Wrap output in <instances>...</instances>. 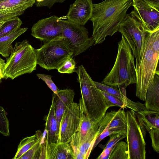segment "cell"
I'll return each mask as SVG.
<instances>
[{"instance_id":"1","label":"cell","mask_w":159,"mask_h":159,"mask_svg":"<svg viewBox=\"0 0 159 159\" xmlns=\"http://www.w3.org/2000/svg\"><path fill=\"white\" fill-rule=\"evenodd\" d=\"M132 3V0H105L93 4L90 20L93 25L94 45L102 43L107 36L118 32Z\"/></svg>"},{"instance_id":"2","label":"cell","mask_w":159,"mask_h":159,"mask_svg":"<svg viewBox=\"0 0 159 159\" xmlns=\"http://www.w3.org/2000/svg\"><path fill=\"white\" fill-rule=\"evenodd\" d=\"M159 57V28L147 32L143 54L135 66L136 96L145 101L148 88L152 81Z\"/></svg>"},{"instance_id":"3","label":"cell","mask_w":159,"mask_h":159,"mask_svg":"<svg viewBox=\"0 0 159 159\" xmlns=\"http://www.w3.org/2000/svg\"><path fill=\"white\" fill-rule=\"evenodd\" d=\"M134 56L126 39L122 35L114 65L102 83L119 89L136 83Z\"/></svg>"},{"instance_id":"4","label":"cell","mask_w":159,"mask_h":159,"mask_svg":"<svg viewBox=\"0 0 159 159\" xmlns=\"http://www.w3.org/2000/svg\"><path fill=\"white\" fill-rule=\"evenodd\" d=\"M75 72L78 76L81 98L88 115L91 119L99 121L107 109L115 106L97 88L82 65L79 66Z\"/></svg>"},{"instance_id":"5","label":"cell","mask_w":159,"mask_h":159,"mask_svg":"<svg viewBox=\"0 0 159 159\" xmlns=\"http://www.w3.org/2000/svg\"><path fill=\"white\" fill-rule=\"evenodd\" d=\"M35 49L26 39L16 42L5 62L4 77L12 80L36 70Z\"/></svg>"},{"instance_id":"6","label":"cell","mask_w":159,"mask_h":159,"mask_svg":"<svg viewBox=\"0 0 159 159\" xmlns=\"http://www.w3.org/2000/svg\"><path fill=\"white\" fill-rule=\"evenodd\" d=\"M37 64L49 70L57 69L73 53L62 36L44 43L39 48L35 49Z\"/></svg>"},{"instance_id":"7","label":"cell","mask_w":159,"mask_h":159,"mask_svg":"<svg viewBox=\"0 0 159 159\" xmlns=\"http://www.w3.org/2000/svg\"><path fill=\"white\" fill-rule=\"evenodd\" d=\"M118 32L127 41L137 65L143 54L147 32L134 10L127 14L119 26Z\"/></svg>"},{"instance_id":"8","label":"cell","mask_w":159,"mask_h":159,"mask_svg":"<svg viewBox=\"0 0 159 159\" xmlns=\"http://www.w3.org/2000/svg\"><path fill=\"white\" fill-rule=\"evenodd\" d=\"M62 29V37L76 56L85 51L94 45L92 37H89L88 29L81 25L68 20H60Z\"/></svg>"},{"instance_id":"9","label":"cell","mask_w":159,"mask_h":159,"mask_svg":"<svg viewBox=\"0 0 159 159\" xmlns=\"http://www.w3.org/2000/svg\"><path fill=\"white\" fill-rule=\"evenodd\" d=\"M136 114L132 110L126 112L128 159H145L146 144Z\"/></svg>"},{"instance_id":"10","label":"cell","mask_w":159,"mask_h":159,"mask_svg":"<svg viewBox=\"0 0 159 159\" xmlns=\"http://www.w3.org/2000/svg\"><path fill=\"white\" fill-rule=\"evenodd\" d=\"M61 19L56 16H52L39 20L32 27V35L44 43L62 36Z\"/></svg>"},{"instance_id":"11","label":"cell","mask_w":159,"mask_h":159,"mask_svg":"<svg viewBox=\"0 0 159 159\" xmlns=\"http://www.w3.org/2000/svg\"><path fill=\"white\" fill-rule=\"evenodd\" d=\"M80 113L79 103L74 102L67 107L60 122L57 143H69L79 126Z\"/></svg>"},{"instance_id":"12","label":"cell","mask_w":159,"mask_h":159,"mask_svg":"<svg viewBox=\"0 0 159 159\" xmlns=\"http://www.w3.org/2000/svg\"><path fill=\"white\" fill-rule=\"evenodd\" d=\"M132 6L147 32L159 28V9L141 0H132Z\"/></svg>"},{"instance_id":"13","label":"cell","mask_w":159,"mask_h":159,"mask_svg":"<svg viewBox=\"0 0 159 159\" xmlns=\"http://www.w3.org/2000/svg\"><path fill=\"white\" fill-rule=\"evenodd\" d=\"M93 4L92 0H75L70 5L66 16L67 20L84 25L91 16Z\"/></svg>"},{"instance_id":"14","label":"cell","mask_w":159,"mask_h":159,"mask_svg":"<svg viewBox=\"0 0 159 159\" xmlns=\"http://www.w3.org/2000/svg\"><path fill=\"white\" fill-rule=\"evenodd\" d=\"M75 95L74 91L70 89H59L57 94L53 93L52 100L54 103L56 116L59 128L64 111L67 107L74 102Z\"/></svg>"},{"instance_id":"15","label":"cell","mask_w":159,"mask_h":159,"mask_svg":"<svg viewBox=\"0 0 159 159\" xmlns=\"http://www.w3.org/2000/svg\"><path fill=\"white\" fill-rule=\"evenodd\" d=\"M136 114L144 137L152 129L159 128V112L145 110Z\"/></svg>"},{"instance_id":"16","label":"cell","mask_w":159,"mask_h":159,"mask_svg":"<svg viewBox=\"0 0 159 159\" xmlns=\"http://www.w3.org/2000/svg\"><path fill=\"white\" fill-rule=\"evenodd\" d=\"M145 110L159 112V77L155 74L147 90Z\"/></svg>"},{"instance_id":"17","label":"cell","mask_w":159,"mask_h":159,"mask_svg":"<svg viewBox=\"0 0 159 159\" xmlns=\"http://www.w3.org/2000/svg\"><path fill=\"white\" fill-rule=\"evenodd\" d=\"M97 88L103 92L116 96L123 100L125 107L135 112L139 111L142 108V104L139 102H134L127 98L125 88L119 89L105 85L102 83L94 81Z\"/></svg>"},{"instance_id":"18","label":"cell","mask_w":159,"mask_h":159,"mask_svg":"<svg viewBox=\"0 0 159 159\" xmlns=\"http://www.w3.org/2000/svg\"><path fill=\"white\" fill-rule=\"evenodd\" d=\"M46 140L48 143H57L59 128L56 120L55 107L52 100V104L46 119Z\"/></svg>"},{"instance_id":"19","label":"cell","mask_w":159,"mask_h":159,"mask_svg":"<svg viewBox=\"0 0 159 159\" xmlns=\"http://www.w3.org/2000/svg\"><path fill=\"white\" fill-rule=\"evenodd\" d=\"M28 28H19L10 33L0 37V54L8 58L13 49V42L25 32Z\"/></svg>"},{"instance_id":"20","label":"cell","mask_w":159,"mask_h":159,"mask_svg":"<svg viewBox=\"0 0 159 159\" xmlns=\"http://www.w3.org/2000/svg\"><path fill=\"white\" fill-rule=\"evenodd\" d=\"M35 2V0H6L0 2V13L12 12L24 13Z\"/></svg>"},{"instance_id":"21","label":"cell","mask_w":159,"mask_h":159,"mask_svg":"<svg viewBox=\"0 0 159 159\" xmlns=\"http://www.w3.org/2000/svg\"><path fill=\"white\" fill-rule=\"evenodd\" d=\"M79 103L80 113L79 125L78 129L80 132V140H81L95 127L99 121L93 120L89 117L81 98L80 99Z\"/></svg>"},{"instance_id":"22","label":"cell","mask_w":159,"mask_h":159,"mask_svg":"<svg viewBox=\"0 0 159 159\" xmlns=\"http://www.w3.org/2000/svg\"><path fill=\"white\" fill-rule=\"evenodd\" d=\"M126 112L124 109L120 110L108 124L107 129L113 133L127 131Z\"/></svg>"},{"instance_id":"23","label":"cell","mask_w":159,"mask_h":159,"mask_svg":"<svg viewBox=\"0 0 159 159\" xmlns=\"http://www.w3.org/2000/svg\"><path fill=\"white\" fill-rule=\"evenodd\" d=\"M42 137V133L39 130L36 131V134L27 137L21 140L18 146L16 152L12 159H19L25 152L35 144Z\"/></svg>"},{"instance_id":"24","label":"cell","mask_w":159,"mask_h":159,"mask_svg":"<svg viewBox=\"0 0 159 159\" xmlns=\"http://www.w3.org/2000/svg\"><path fill=\"white\" fill-rule=\"evenodd\" d=\"M69 143L74 153L75 159H87L86 152L81 144L78 129L70 139Z\"/></svg>"},{"instance_id":"25","label":"cell","mask_w":159,"mask_h":159,"mask_svg":"<svg viewBox=\"0 0 159 159\" xmlns=\"http://www.w3.org/2000/svg\"><path fill=\"white\" fill-rule=\"evenodd\" d=\"M98 124L81 140V145L86 152L87 159L93 150L95 141L98 137Z\"/></svg>"},{"instance_id":"26","label":"cell","mask_w":159,"mask_h":159,"mask_svg":"<svg viewBox=\"0 0 159 159\" xmlns=\"http://www.w3.org/2000/svg\"><path fill=\"white\" fill-rule=\"evenodd\" d=\"M128 159L127 143L124 141H119L114 145L110 154L109 159Z\"/></svg>"},{"instance_id":"27","label":"cell","mask_w":159,"mask_h":159,"mask_svg":"<svg viewBox=\"0 0 159 159\" xmlns=\"http://www.w3.org/2000/svg\"><path fill=\"white\" fill-rule=\"evenodd\" d=\"M22 24V21L18 17L14 18L7 21L0 29V37L20 27Z\"/></svg>"},{"instance_id":"28","label":"cell","mask_w":159,"mask_h":159,"mask_svg":"<svg viewBox=\"0 0 159 159\" xmlns=\"http://www.w3.org/2000/svg\"><path fill=\"white\" fill-rule=\"evenodd\" d=\"M73 56H70L66 59L57 69L61 73L71 74L75 72L76 63Z\"/></svg>"},{"instance_id":"29","label":"cell","mask_w":159,"mask_h":159,"mask_svg":"<svg viewBox=\"0 0 159 159\" xmlns=\"http://www.w3.org/2000/svg\"><path fill=\"white\" fill-rule=\"evenodd\" d=\"M6 114L3 108L0 106V134L8 136L10 135L9 121Z\"/></svg>"},{"instance_id":"30","label":"cell","mask_w":159,"mask_h":159,"mask_svg":"<svg viewBox=\"0 0 159 159\" xmlns=\"http://www.w3.org/2000/svg\"><path fill=\"white\" fill-rule=\"evenodd\" d=\"M42 137L30 149L23 154L19 159H39L41 142Z\"/></svg>"},{"instance_id":"31","label":"cell","mask_w":159,"mask_h":159,"mask_svg":"<svg viewBox=\"0 0 159 159\" xmlns=\"http://www.w3.org/2000/svg\"><path fill=\"white\" fill-rule=\"evenodd\" d=\"M126 132H121L118 133H113L109 136L110 139L106 144L104 149L109 148L114 146L116 143L126 137Z\"/></svg>"},{"instance_id":"32","label":"cell","mask_w":159,"mask_h":159,"mask_svg":"<svg viewBox=\"0 0 159 159\" xmlns=\"http://www.w3.org/2000/svg\"><path fill=\"white\" fill-rule=\"evenodd\" d=\"M152 141V146L154 151L159 153V128L151 129L148 132Z\"/></svg>"},{"instance_id":"33","label":"cell","mask_w":159,"mask_h":159,"mask_svg":"<svg viewBox=\"0 0 159 159\" xmlns=\"http://www.w3.org/2000/svg\"><path fill=\"white\" fill-rule=\"evenodd\" d=\"M36 75L39 78L42 79L46 83L54 93L57 94L59 89L52 80V76L51 75L39 73L37 74Z\"/></svg>"},{"instance_id":"34","label":"cell","mask_w":159,"mask_h":159,"mask_svg":"<svg viewBox=\"0 0 159 159\" xmlns=\"http://www.w3.org/2000/svg\"><path fill=\"white\" fill-rule=\"evenodd\" d=\"M100 90L105 98L114 104L115 106L120 107L121 108H126L125 103L123 100L116 96Z\"/></svg>"},{"instance_id":"35","label":"cell","mask_w":159,"mask_h":159,"mask_svg":"<svg viewBox=\"0 0 159 159\" xmlns=\"http://www.w3.org/2000/svg\"><path fill=\"white\" fill-rule=\"evenodd\" d=\"M66 0H35L36 5L37 7L46 6L51 8L55 3L64 2Z\"/></svg>"},{"instance_id":"36","label":"cell","mask_w":159,"mask_h":159,"mask_svg":"<svg viewBox=\"0 0 159 159\" xmlns=\"http://www.w3.org/2000/svg\"><path fill=\"white\" fill-rule=\"evenodd\" d=\"M23 13L21 12H4L0 13V21L10 20L18 17Z\"/></svg>"},{"instance_id":"37","label":"cell","mask_w":159,"mask_h":159,"mask_svg":"<svg viewBox=\"0 0 159 159\" xmlns=\"http://www.w3.org/2000/svg\"><path fill=\"white\" fill-rule=\"evenodd\" d=\"M112 132L109 130L107 128L97 138L94 143L93 149L98 143L105 138L113 134Z\"/></svg>"},{"instance_id":"38","label":"cell","mask_w":159,"mask_h":159,"mask_svg":"<svg viewBox=\"0 0 159 159\" xmlns=\"http://www.w3.org/2000/svg\"><path fill=\"white\" fill-rule=\"evenodd\" d=\"M5 65V62L4 60L0 57V79L4 78V70Z\"/></svg>"},{"instance_id":"39","label":"cell","mask_w":159,"mask_h":159,"mask_svg":"<svg viewBox=\"0 0 159 159\" xmlns=\"http://www.w3.org/2000/svg\"><path fill=\"white\" fill-rule=\"evenodd\" d=\"M114 146H113L111 148H107L104 149L102 153L97 158V159H102L103 157L105 156L108 155H110Z\"/></svg>"},{"instance_id":"40","label":"cell","mask_w":159,"mask_h":159,"mask_svg":"<svg viewBox=\"0 0 159 159\" xmlns=\"http://www.w3.org/2000/svg\"><path fill=\"white\" fill-rule=\"evenodd\" d=\"M151 6L159 9V0H141Z\"/></svg>"},{"instance_id":"41","label":"cell","mask_w":159,"mask_h":159,"mask_svg":"<svg viewBox=\"0 0 159 159\" xmlns=\"http://www.w3.org/2000/svg\"><path fill=\"white\" fill-rule=\"evenodd\" d=\"M8 20H6V21H0V29L2 27L3 25Z\"/></svg>"},{"instance_id":"42","label":"cell","mask_w":159,"mask_h":159,"mask_svg":"<svg viewBox=\"0 0 159 159\" xmlns=\"http://www.w3.org/2000/svg\"><path fill=\"white\" fill-rule=\"evenodd\" d=\"M6 0H0V2H2L3 1H5Z\"/></svg>"},{"instance_id":"43","label":"cell","mask_w":159,"mask_h":159,"mask_svg":"<svg viewBox=\"0 0 159 159\" xmlns=\"http://www.w3.org/2000/svg\"><path fill=\"white\" fill-rule=\"evenodd\" d=\"M1 81H2V80H1V79H0V83H1Z\"/></svg>"}]
</instances>
